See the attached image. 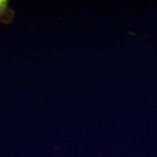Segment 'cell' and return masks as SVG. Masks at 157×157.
I'll return each instance as SVG.
<instances>
[{
  "instance_id": "cell-1",
  "label": "cell",
  "mask_w": 157,
  "mask_h": 157,
  "mask_svg": "<svg viewBox=\"0 0 157 157\" xmlns=\"http://www.w3.org/2000/svg\"><path fill=\"white\" fill-rule=\"evenodd\" d=\"M11 11L9 8L8 2L0 0V21L2 22H8L11 20Z\"/></svg>"
}]
</instances>
